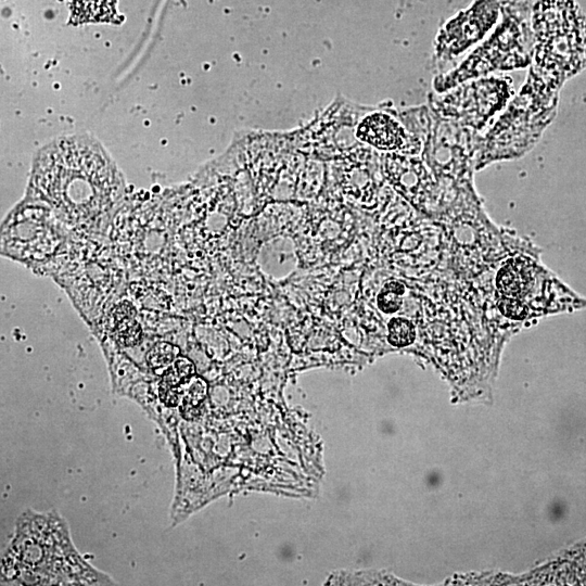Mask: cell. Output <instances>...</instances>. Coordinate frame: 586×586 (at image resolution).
Returning <instances> with one entry per match:
<instances>
[{"label": "cell", "mask_w": 586, "mask_h": 586, "mask_svg": "<svg viewBox=\"0 0 586 586\" xmlns=\"http://www.w3.org/2000/svg\"><path fill=\"white\" fill-rule=\"evenodd\" d=\"M533 284V270L529 262H508L498 276V287L505 297L520 299L528 295Z\"/></svg>", "instance_id": "8"}, {"label": "cell", "mask_w": 586, "mask_h": 586, "mask_svg": "<svg viewBox=\"0 0 586 586\" xmlns=\"http://www.w3.org/2000/svg\"><path fill=\"white\" fill-rule=\"evenodd\" d=\"M416 338L414 325L404 318H393L389 323V342L392 346L404 348L412 345Z\"/></svg>", "instance_id": "12"}, {"label": "cell", "mask_w": 586, "mask_h": 586, "mask_svg": "<svg viewBox=\"0 0 586 586\" xmlns=\"http://www.w3.org/2000/svg\"><path fill=\"white\" fill-rule=\"evenodd\" d=\"M117 337L125 346H134L140 338V327L130 312L119 311L116 316Z\"/></svg>", "instance_id": "11"}, {"label": "cell", "mask_w": 586, "mask_h": 586, "mask_svg": "<svg viewBox=\"0 0 586 586\" xmlns=\"http://www.w3.org/2000/svg\"><path fill=\"white\" fill-rule=\"evenodd\" d=\"M531 76L557 89L586 66V25L570 0H545L534 19Z\"/></svg>", "instance_id": "2"}, {"label": "cell", "mask_w": 586, "mask_h": 586, "mask_svg": "<svg viewBox=\"0 0 586 586\" xmlns=\"http://www.w3.org/2000/svg\"><path fill=\"white\" fill-rule=\"evenodd\" d=\"M208 393L207 382L201 378H193L184 391L182 398V414L186 419H193Z\"/></svg>", "instance_id": "10"}, {"label": "cell", "mask_w": 586, "mask_h": 586, "mask_svg": "<svg viewBox=\"0 0 586 586\" xmlns=\"http://www.w3.org/2000/svg\"><path fill=\"white\" fill-rule=\"evenodd\" d=\"M501 312L514 320H521L527 315L525 304L519 299L505 297L499 303Z\"/></svg>", "instance_id": "15"}, {"label": "cell", "mask_w": 586, "mask_h": 586, "mask_svg": "<svg viewBox=\"0 0 586 586\" xmlns=\"http://www.w3.org/2000/svg\"><path fill=\"white\" fill-rule=\"evenodd\" d=\"M512 97V84L504 79H481L461 84L441 101L444 117L481 130L503 110Z\"/></svg>", "instance_id": "4"}, {"label": "cell", "mask_w": 586, "mask_h": 586, "mask_svg": "<svg viewBox=\"0 0 586 586\" xmlns=\"http://www.w3.org/2000/svg\"><path fill=\"white\" fill-rule=\"evenodd\" d=\"M498 10L499 5L494 0H480L465 14L450 22L439 38L440 58L454 59L480 41L498 18Z\"/></svg>", "instance_id": "5"}, {"label": "cell", "mask_w": 586, "mask_h": 586, "mask_svg": "<svg viewBox=\"0 0 586 586\" xmlns=\"http://www.w3.org/2000/svg\"><path fill=\"white\" fill-rule=\"evenodd\" d=\"M74 15L82 21L108 19L114 11V0H74Z\"/></svg>", "instance_id": "9"}, {"label": "cell", "mask_w": 586, "mask_h": 586, "mask_svg": "<svg viewBox=\"0 0 586 586\" xmlns=\"http://www.w3.org/2000/svg\"><path fill=\"white\" fill-rule=\"evenodd\" d=\"M532 55L533 47L524 31L516 22L507 21L460 68L441 79L438 88L445 92L493 71L525 68Z\"/></svg>", "instance_id": "3"}, {"label": "cell", "mask_w": 586, "mask_h": 586, "mask_svg": "<svg viewBox=\"0 0 586 586\" xmlns=\"http://www.w3.org/2000/svg\"><path fill=\"white\" fill-rule=\"evenodd\" d=\"M195 375L194 363L186 358H178L162 376L159 389L161 401L169 407L177 406Z\"/></svg>", "instance_id": "7"}, {"label": "cell", "mask_w": 586, "mask_h": 586, "mask_svg": "<svg viewBox=\"0 0 586 586\" xmlns=\"http://www.w3.org/2000/svg\"><path fill=\"white\" fill-rule=\"evenodd\" d=\"M180 355V349L170 343H158L148 354V363L152 368L161 369L171 366Z\"/></svg>", "instance_id": "14"}, {"label": "cell", "mask_w": 586, "mask_h": 586, "mask_svg": "<svg viewBox=\"0 0 586 586\" xmlns=\"http://www.w3.org/2000/svg\"><path fill=\"white\" fill-rule=\"evenodd\" d=\"M33 187L63 220L96 226L121 193V181L104 152L83 139L63 140L38 158Z\"/></svg>", "instance_id": "1"}, {"label": "cell", "mask_w": 586, "mask_h": 586, "mask_svg": "<svg viewBox=\"0 0 586 586\" xmlns=\"http://www.w3.org/2000/svg\"><path fill=\"white\" fill-rule=\"evenodd\" d=\"M404 292L405 288L401 283L391 282L387 284L378 296L379 309L387 314L398 312L402 307Z\"/></svg>", "instance_id": "13"}, {"label": "cell", "mask_w": 586, "mask_h": 586, "mask_svg": "<svg viewBox=\"0 0 586 586\" xmlns=\"http://www.w3.org/2000/svg\"><path fill=\"white\" fill-rule=\"evenodd\" d=\"M359 137L381 150H397L404 144L405 133L400 124L384 113L367 117L359 127Z\"/></svg>", "instance_id": "6"}]
</instances>
